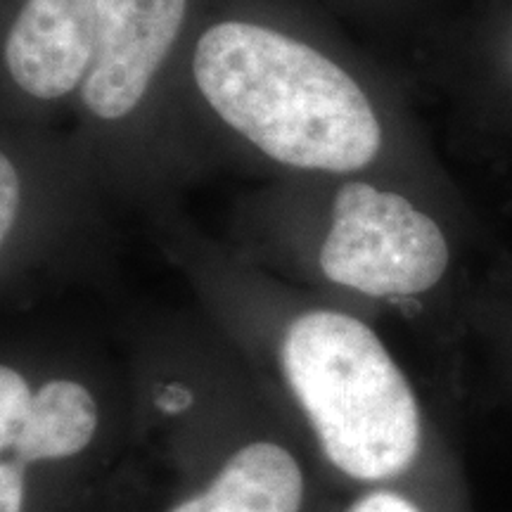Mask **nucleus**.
Here are the masks:
<instances>
[{
  "label": "nucleus",
  "instance_id": "nucleus-7",
  "mask_svg": "<svg viewBox=\"0 0 512 512\" xmlns=\"http://www.w3.org/2000/svg\"><path fill=\"white\" fill-rule=\"evenodd\" d=\"M98 430V406L79 382L53 380L34 394L31 415L22 437L12 446L17 460H62L91 444Z\"/></svg>",
  "mask_w": 512,
  "mask_h": 512
},
{
  "label": "nucleus",
  "instance_id": "nucleus-4",
  "mask_svg": "<svg viewBox=\"0 0 512 512\" xmlns=\"http://www.w3.org/2000/svg\"><path fill=\"white\" fill-rule=\"evenodd\" d=\"M188 0H98L91 67L79 88L83 110L102 124L143 105L181 38Z\"/></svg>",
  "mask_w": 512,
  "mask_h": 512
},
{
  "label": "nucleus",
  "instance_id": "nucleus-10",
  "mask_svg": "<svg viewBox=\"0 0 512 512\" xmlns=\"http://www.w3.org/2000/svg\"><path fill=\"white\" fill-rule=\"evenodd\" d=\"M24 505V463L12 458L0 465V512H22Z\"/></svg>",
  "mask_w": 512,
  "mask_h": 512
},
{
  "label": "nucleus",
  "instance_id": "nucleus-5",
  "mask_svg": "<svg viewBox=\"0 0 512 512\" xmlns=\"http://www.w3.org/2000/svg\"><path fill=\"white\" fill-rule=\"evenodd\" d=\"M98 0H24L5 34L3 62L27 98L79 93L91 67Z\"/></svg>",
  "mask_w": 512,
  "mask_h": 512
},
{
  "label": "nucleus",
  "instance_id": "nucleus-3",
  "mask_svg": "<svg viewBox=\"0 0 512 512\" xmlns=\"http://www.w3.org/2000/svg\"><path fill=\"white\" fill-rule=\"evenodd\" d=\"M448 259V242L432 216L399 192L361 181L337 192L318 256L325 278L368 297L432 290Z\"/></svg>",
  "mask_w": 512,
  "mask_h": 512
},
{
  "label": "nucleus",
  "instance_id": "nucleus-8",
  "mask_svg": "<svg viewBox=\"0 0 512 512\" xmlns=\"http://www.w3.org/2000/svg\"><path fill=\"white\" fill-rule=\"evenodd\" d=\"M31 394L27 380L15 368H0V448L3 453L12 451L17 439L22 437L31 415Z\"/></svg>",
  "mask_w": 512,
  "mask_h": 512
},
{
  "label": "nucleus",
  "instance_id": "nucleus-13",
  "mask_svg": "<svg viewBox=\"0 0 512 512\" xmlns=\"http://www.w3.org/2000/svg\"><path fill=\"white\" fill-rule=\"evenodd\" d=\"M171 512H228V510L221 508V505L216 503L214 498L207 494V491H204L202 496L190 498V501L181 503L176 510H171Z\"/></svg>",
  "mask_w": 512,
  "mask_h": 512
},
{
  "label": "nucleus",
  "instance_id": "nucleus-2",
  "mask_svg": "<svg viewBox=\"0 0 512 512\" xmlns=\"http://www.w3.org/2000/svg\"><path fill=\"white\" fill-rule=\"evenodd\" d=\"M283 370L330 463L354 479H389L420 451L411 384L380 337L339 311H309L285 332Z\"/></svg>",
  "mask_w": 512,
  "mask_h": 512
},
{
  "label": "nucleus",
  "instance_id": "nucleus-11",
  "mask_svg": "<svg viewBox=\"0 0 512 512\" xmlns=\"http://www.w3.org/2000/svg\"><path fill=\"white\" fill-rule=\"evenodd\" d=\"M349 512H418V508L406 498L389 494V491H377L361 498Z\"/></svg>",
  "mask_w": 512,
  "mask_h": 512
},
{
  "label": "nucleus",
  "instance_id": "nucleus-12",
  "mask_svg": "<svg viewBox=\"0 0 512 512\" xmlns=\"http://www.w3.org/2000/svg\"><path fill=\"white\" fill-rule=\"evenodd\" d=\"M192 403V394L185 387H178V384H171L166 387L162 396H159V406L169 413H181Z\"/></svg>",
  "mask_w": 512,
  "mask_h": 512
},
{
  "label": "nucleus",
  "instance_id": "nucleus-6",
  "mask_svg": "<svg viewBox=\"0 0 512 512\" xmlns=\"http://www.w3.org/2000/svg\"><path fill=\"white\" fill-rule=\"evenodd\" d=\"M207 494L228 512H299L304 477L290 451L259 441L223 465Z\"/></svg>",
  "mask_w": 512,
  "mask_h": 512
},
{
  "label": "nucleus",
  "instance_id": "nucleus-9",
  "mask_svg": "<svg viewBox=\"0 0 512 512\" xmlns=\"http://www.w3.org/2000/svg\"><path fill=\"white\" fill-rule=\"evenodd\" d=\"M22 207V178L8 152L0 157V240L8 242Z\"/></svg>",
  "mask_w": 512,
  "mask_h": 512
},
{
  "label": "nucleus",
  "instance_id": "nucleus-1",
  "mask_svg": "<svg viewBox=\"0 0 512 512\" xmlns=\"http://www.w3.org/2000/svg\"><path fill=\"white\" fill-rule=\"evenodd\" d=\"M192 81L223 124L283 166L351 174L382 150L366 88L330 55L268 24H209L192 53Z\"/></svg>",
  "mask_w": 512,
  "mask_h": 512
}]
</instances>
